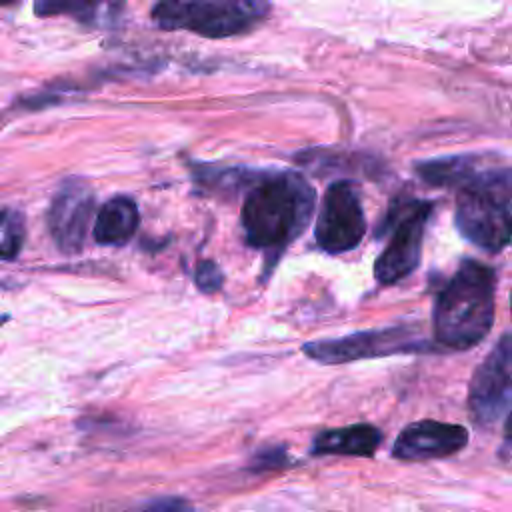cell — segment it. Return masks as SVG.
Wrapping results in <instances>:
<instances>
[{"instance_id": "30bf717a", "label": "cell", "mask_w": 512, "mask_h": 512, "mask_svg": "<svg viewBox=\"0 0 512 512\" xmlns=\"http://www.w3.org/2000/svg\"><path fill=\"white\" fill-rule=\"evenodd\" d=\"M468 444V430L460 424L418 420L408 424L392 446V456L402 462H426L460 452Z\"/></svg>"}, {"instance_id": "8992f818", "label": "cell", "mask_w": 512, "mask_h": 512, "mask_svg": "<svg viewBox=\"0 0 512 512\" xmlns=\"http://www.w3.org/2000/svg\"><path fill=\"white\" fill-rule=\"evenodd\" d=\"M430 350H434V346L424 340L418 328L412 324L372 328L342 338H326L302 344L304 356L326 366L394 354H422Z\"/></svg>"}, {"instance_id": "e0dca14e", "label": "cell", "mask_w": 512, "mask_h": 512, "mask_svg": "<svg viewBox=\"0 0 512 512\" xmlns=\"http://www.w3.org/2000/svg\"><path fill=\"white\" fill-rule=\"evenodd\" d=\"M286 462V452L282 448H266L262 450L256 460H254V466L258 470L262 468H272V466H282Z\"/></svg>"}, {"instance_id": "44dd1931", "label": "cell", "mask_w": 512, "mask_h": 512, "mask_svg": "<svg viewBox=\"0 0 512 512\" xmlns=\"http://www.w3.org/2000/svg\"><path fill=\"white\" fill-rule=\"evenodd\" d=\"M510 308H512V298H510Z\"/></svg>"}, {"instance_id": "ac0fdd59", "label": "cell", "mask_w": 512, "mask_h": 512, "mask_svg": "<svg viewBox=\"0 0 512 512\" xmlns=\"http://www.w3.org/2000/svg\"><path fill=\"white\" fill-rule=\"evenodd\" d=\"M500 458L506 462H512V412L506 418L504 424V436H502V446H500Z\"/></svg>"}, {"instance_id": "ba28073f", "label": "cell", "mask_w": 512, "mask_h": 512, "mask_svg": "<svg viewBox=\"0 0 512 512\" xmlns=\"http://www.w3.org/2000/svg\"><path fill=\"white\" fill-rule=\"evenodd\" d=\"M512 406V334L506 332L478 364L470 388L468 408L476 424L498 422Z\"/></svg>"}, {"instance_id": "3957f363", "label": "cell", "mask_w": 512, "mask_h": 512, "mask_svg": "<svg viewBox=\"0 0 512 512\" xmlns=\"http://www.w3.org/2000/svg\"><path fill=\"white\" fill-rule=\"evenodd\" d=\"M454 224L476 248L496 254L512 244V168H488L456 192Z\"/></svg>"}, {"instance_id": "ffe728a7", "label": "cell", "mask_w": 512, "mask_h": 512, "mask_svg": "<svg viewBox=\"0 0 512 512\" xmlns=\"http://www.w3.org/2000/svg\"><path fill=\"white\" fill-rule=\"evenodd\" d=\"M18 0H0V6H8V4H14Z\"/></svg>"}, {"instance_id": "2e32d148", "label": "cell", "mask_w": 512, "mask_h": 512, "mask_svg": "<svg viewBox=\"0 0 512 512\" xmlns=\"http://www.w3.org/2000/svg\"><path fill=\"white\" fill-rule=\"evenodd\" d=\"M194 282H196V286H198L202 292L210 294V292H216V290L222 288V284H224V274H222V270H220V266H218L216 262H212V260H202V262L198 264V268H196Z\"/></svg>"}, {"instance_id": "9a60e30c", "label": "cell", "mask_w": 512, "mask_h": 512, "mask_svg": "<svg viewBox=\"0 0 512 512\" xmlns=\"http://www.w3.org/2000/svg\"><path fill=\"white\" fill-rule=\"evenodd\" d=\"M100 0H34V14L42 18L50 16H74L82 22H90L98 12Z\"/></svg>"}, {"instance_id": "5bb4252c", "label": "cell", "mask_w": 512, "mask_h": 512, "mask_svg": "<svg viewBox=\"0 0 512 512\" xmlns=\"http://www.w3.org/2000/svg\"><path fill=\"white\" fill-rule=\"evenodd\" d=\"M26 238V226L22 212L14 208L0 210V260H14Z\"/></svg>"}, {"instance_id": "52a82bcc", "label": "cell", "mask_w": 512, "mask_h": 512, "mask_svg": "<svg viewBox=\"0 0 512 512\" xmlns=\"http://www.w3.org/2000/svg\"><path fill=\"white\" fill-rule=\"evenodd\" d=\"M366 234V216L360 188L352 180L332 182L322 198L316 218V244L328 254L354 250Z\"/></svg>"}, {"instance_id": "7c38bea8", "label": "cell", "mask_w": 512, "mask_h": 512, "mask_svg": "<svg viewBox=\"0 0 512 512\" xmlns=\"http://www.w3.org/2000/svg\"><path fill=\"white\" fill-rule=\"evenodd\" d=\"M140 224L136 202L128 196H114L98 210L92 236L98 244L120 246L126 244Z\"/></svg>"}, {"instance_id": "6da1fadb", "label": "cell", "mask_w": 512, "mask_h": 512, "mask_svg": "<svg viewBox=\"0 0 512 512\" xmlns=\"http://www.w3.org/2000/svg\"><path fill=\"white\" fill-rule=\"evenodd\" d=\"M314 202V188L302 174L290 170L258 174L240 212L246 242L278 256L306 230Z\"/></svg>"}, {"instance_id": "277c9868", "label": "cell", "mask_w": 512, "mask_h": 512, "mask_svg": "<svg viewBox=\"0 0 512 512\" xmlns=\"http://www.w3.org/2000/svg\"><path fill=\"white\" fill-rule=\"evenodd\" d=\"M268 0H156L152 20L162 30H188L204 38L252 32L270 16Z\"/></svg>"}, {"instance_id": "8fae6325", "label": "cell", "mask_w": 512, "mask_h": 512, "mask_svg": "<svg viewBox=\"0 0 512 512\" xmlns=\"http://www.w3.org/2000/svg\"><path fill=\"white\" fill-rule=\"evenodd\" d=\"M382 442V432L372 424H352L316 434L310 452L316 456H372Z\"/></svg>"}, {"instance_id": "d6986e66", "label": "cell", "mask_w": 512, "mask_h": 512, "mask_svg": "<svg viewBox=\"0 0 512 512\" xmlns=\"http://www.w3.org/2000/svg\"><path fill=\"white\" fill-rule=\"evenodd\" d=\"M146 508H152V510H172V508H188V504L184 500H158V502H150L146 504Z\"/></svg>"}, {"instance_id": "7a4b0ae2", "label": "cell", "mask_w": 512, "mask_h": 512, "mask_svg": "<svg viewBox=\"0 0 512 512\" xmlns=\"http://www.w3.org/2000/svg\"><path fill=\"white\" fill-rule=\"evenodd\" d=\"M494 270L466 258L436 296L434 338L442 348L468 350L480 344L494 322Z\"/></svg>"}, {"instance_id": "9c48e42d", "label": "cell", "mask_w": 512, "mask_h": 512, "mask_svg": "<svg viewBox=\"0 0 512 512\" xmlns=\"http://www.w3.org/2000/svg\"><path fill=\"white\" fill-rule=\"evenodd\" d=\"M94 214V192L82 178H68L54 194L48 208V230L64 254L84 248L88 224Z\"/></svg>"}, {"instance_id": "5b68a950", "label": "cell", "mask_w": 512, "mask_h": 512, "mask_svg": "<svg viewBox=\"0 0 512 512\" xmlns=\"http://www.w3.org/2000/svg\"><path fill=\"white\" fill-rule=\"evenodd\" d=\"M434 202L420 198H398L390 204L378 234H388V244L374 262L376 282L390 286L410 276L422 260L426 222Z\"/></svg>"}, {"instance_id": "4fadbf2b", "label": "cell", "mask_w": 512, "mask_h": 512, "mask_svg": "<svg viewBox=\"0 0 512 512\" xmlns=\"http://www.w3.org/2000/svg\"><path fill=\"white\" fill-rule=\"evenodd\" d=\"M480 164L476 154H456L444 158H432L418 162L414 166L420 180L436 188H458L466 178H470Z\"/></svg>"}]
</instances>
